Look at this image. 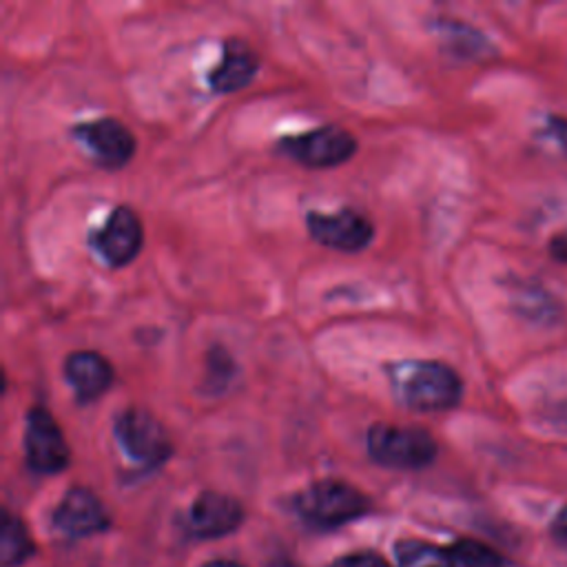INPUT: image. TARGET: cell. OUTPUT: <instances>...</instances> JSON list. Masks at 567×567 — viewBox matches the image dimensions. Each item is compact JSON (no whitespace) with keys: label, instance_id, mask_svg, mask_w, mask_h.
Instances as JSON below:
<instances>
[{"label":"cell","instance_id":"obj_1","mask_svg":"<svg viewBox=\"0 0 567 567\" xmlns=\"http://www.w3.org/2000/svg\"><path fill=\"white\" fill-rule=\"evenodd\" d=\"M390 388L401 405L414 412H445L461 403L463 379L436 359H403L385 365Z\"/></svg>","mask_w":567,"mask_h":567},{"label":"cell","instance_id":"obj_2","mask_svg":"<svg viewBox=\"0 0 567 567\" xmlns=\"http://www.w3.org/2000/svg\"><path fill=\"white\" fill-rule=\"evenodd\" d=\"M365 447L374 463L390 470H421L439 454L436 439L425 427L396 423L370 425Z\"/></svg>","mask_w":567,"mask_h":567},{"label":"cell","instance_id":"obj_3","mask_svg":"<svg viewBox=\"0 0 567 567\" xmlns=\"http://www.w3.org/2000/svg\"><path fill=\"white\" fill-rule=\"evenodd\" d=\"M292 505L295 512L315 527H339L370 509L368 496L339 478H321L310 483L295 496Z\"/></svg>","mask_w":567,"mask_h":567},{"label":"cell","instance_id":"obj_4","mask_svg":"<svg viewBox=\"0 0 567 567\" xmlns=\"http://www.w3.org/2000/svg\"><path fill=\"white\" fill-rule=\"evenodd\" d=\"M113 434L122 452L144 467H157L173 454L166 427L144 408L122 410L115 416Z\"/></svg>","mask_w":567,"mask_h":567},{"label":"cell","instance_id":"obj_5","mask_svg":"<svg viewBox=\"0 0 567 567\" xmlns=\"http://www.w3.org/2000/svg\"><path fill=\"white\" fill-rule=\"evenodd\" d=\"M279 148L301 166L332 168L346 164L357 153V137L339 124H323L299 135L281 137Z\"/></svg>","mask_w":567,"mask_h":567},{"label":"cell","instance_id":"obj_6","mask_svg":"<svg viewBox=\"0 0 567 567\" xmlns=\"http://www.w3.org/2000/svg\"><path fill=\"white\" fill-rule=\"evenodd\" d=\"M89 246L111 268L128 266L144 246V226L131 206H115L104 224L89 235Z\"/></svg>","mask_w":567,"mask_h":567},{"label":"cell","instance_id":"obj_7","mask_svg":"<svg viewBox=\"0 0 567 567\" xmlns=\"http://www.w3.org/2000/svg\"><path fill=\"white\" fill-rule=\"evenodd\" d=\"M24 456L27 465L38 474H58L71 461V450L58 421L40 405L27 412Z\"/></svg>","mask_w":567,"mask_h":567},{"label":"cell","instance_id":"obj_8","mask_svg":"<svg viewBox=\"0 0 567 567\" xmlns=\"http://www.w3.org/2000/svg\"><path fill=\"white\" fill-rule=\"evenodd\" d=\"M306 228L317 244L339 252H359L374 239V224L352 208L334 213L310 210L306 215Z\"/></svg>","mask_w":567,"mask_h":567},{"label":"cell","instance_id":"obj_9","mask_svg":"<svg viewBox=\"0 0 567 567\" xmlns=\"http://www.w3.org/2000/svg\"><path fill=\"white\" fill-rule=\"evenodd\" d=\"M71 135L89 151L93 162L104 168H122L135 153V135L117 117L80 122L71 128Z\"/></svg>","mask_w":567,"mask_h":567},{"label":"cell","instance_id":"obj_10","mask_svg":"<svg viewBox=\"0 0 567 567\" xmlns=\"http://www.w3.org/2000/svg\"><path fill=\"white\" fill-rule=\"evenodd\" d=\"M53 527L69 538L100 534L111 525L102 501L86 487H71L53 509Z\"/></svg>","mask_w":567,"mask_h":567},{"label":"cell","instance_id":"obj_11","mask_svg":"<svg viewBox=\"0 0 567 567\" xmlns=\"http://www.w3.org/2000/svg\"><path fill=\"white\" fill-rule=\"evenodd\" d=\"M244 520V507L237 498L206 489L197 494L188 509V527L197 538H219L235 532Z\"/></svg>","mask_w":567,"mask_h":567},{"label":"cell","instance_id":"obj_12","mask_svg":"<svg viewBox=\"0 0 567 567\" xmlns=\"http://www.w3.org/2000/svg\"><path fill=\"white\" fill-rule=\"evenodd\" d=\"M64 379L80 403L100 399L113 383L115 372L106 357L95 350H75L64 359Z\"/></svg>","mask_w":567,"mask_h":567},{"label":"cell","instance_id":"obj_13","mask_svg":"<svg viewBox=\"0 0 567 567\" xmlns=\"http://www.w3.org/2000/svg\"><path fill=\"white\" fill-rule=\"evenodd\" d=\"M259 71V58L239 38H228L219 62L208 73V84L215 93H235L248 86Z\"/></svg>","mask_w":567,"mask_h":567},{"label":"cell","instance_id":"obj_14","mask_svg":"<svg viewBox=\"0 0 567 567\" xmlns=\"http://www.w3.org/2000/svg\"><path fill=\"white\" fill-rule=\"evenodd\" d=\"M394 556L399 567H456L447 549L425 540H399Z\"/></svg>","mask_w":567,"mask_h":567},{"label":"cell","instance_id":"obj_15","mask_svg":"<svg viewBox=\"0 0 567 567\" xmlns=\"http://www.w3.org/2000/svg\"><path fill=\"white\" fill-rule=\"evenodd\" d=\"M33 551V543L29 538L27 527L20 518L4 512L2 532H0V558L4 567L20 565Z\"/></svg>","mask_w":567,"mask_h":567},{"label":"cell","instance_id":"obj_16","mask_svg":"<svg viewBox=\"0 0 567 567\" xmlns=\"http://www.w3.org/2000/svg\"><path fill=\"white\" fill-rule=\"evenodd\" d=\"M447 551L458 567H505L503 556L481 540L461 538Z\"/></svg>","mask_w":567,"mask_h":567},{"label":"cell","instance_id":"obj_17","mask_svg":"<svg viewBox=\"0 0 567 567\" xmlns=\"http://www.w3.org/2000/svg\"><path fill=\"white\" fill-rule=\"evenodd\" d=\"M332 567H390L379 554L372 551H354L337 558Z\"/></svg>","mask_w":567,"mask_h":567},{"label":"cell","instance_id":"obj_18","mask_svg":"<svg viewBox=\"0 0 567 567\" xmlns=\"http://www.w3.org/2000/svg\"><path fill=\"white\" fill-rule=\"evenodd\" d=\"M549 133H551L554 140L567 151V120H563V117H551V120H549Z\"/></svg>","mask_w":567,"mask_h":567},{"label":"cell","instance_id":"obj_19","mask_svg":"<svg viewBox=\"0 0 567 567\" xmlns=\"http://www.w3.org/2000/svg\"><path fill=\"white\" fill-rule=\"evenodd\" d=\"M551 532L554 536L567 545V507H563L556 516H554V523H551Z\"/></svg>","mask_w":567,"mask_h":567},{"label":"cell","instance_id":"obj_20","mask_svg":"<svg viewBox=\"0 0 567 567\" xmlns=\"http://www.w3.org/2000/svg\"><path fill=\"white\" fill-rule=\"evenodd\" d=\"M204 567H244V565L233 563V560H210V563H206Z\"/></svg>","mask_w":567,"mask_h":567}]
</instances>
